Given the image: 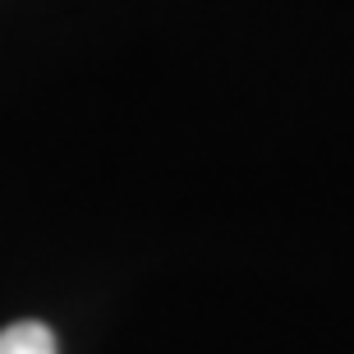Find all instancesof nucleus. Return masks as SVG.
Segmentation results:
<instances>
[{
  "mask_svg": "<svg viewBox=\"0 0 354 354\" xmlns=\"http://www.w3.org/2000/svg\"><path fill=\"white\" fill-rule=\"evenodd\" d=\"M0 354H60V350H55L51 327H41V322H14V327L0 331Z\"/></svg>",
  "mask_w": 354,
  "mask_h": 354,
  "instance_id": "obj_1",
  "label": "nucleus"
}]
</instances>
